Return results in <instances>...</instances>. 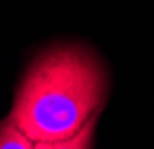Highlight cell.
<instances>
[{"mask_svg":"<svg viewBox=\"0 0 154 149\" xmlns=\"http://www.w3.org/2000/svg\"><path fill=\"white\" fill-rule=\"evenodd\" d=\"M0 149H33V141H29L11 120H4L0 126Z\"/></svg>","mask_w":154,"mask_h":149,"instance_id":"3","label":"cell"},{"mask_svg":"<svg viewBox=\"0 0 154 149\" xmlns=\"http://www.w3.org/2000/svg\"><path fill=\"white\" fill-rule=\"evenodd\" d=\"M106 95L100 62L83 48L58 46L27 71L8 120L29 141H65L77 135Z\"/></svg>","mask_w":154,"mask_h":149,"instance_id":"1","label":"cell"},{"mask_svg":"<svg viewBox=\"0 0 154 149\" xmlns=\"http://www.w3.org/2000/svg\"><path fill=\"white\" fill-rule=\"evenodd\" d=\"M96 118H98V116H94V118L85 124L77 135H73L71 139H65V141H38V143H33V149H90Z\"/></svg>","mask_w":154,"mask_h":149,"instance_id":"2","label":"cell"}]
</instances>
